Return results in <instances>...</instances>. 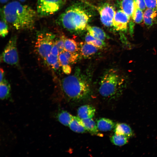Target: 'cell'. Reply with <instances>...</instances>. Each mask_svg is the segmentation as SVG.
Listing matches in <instances>:
<instances>
[{
	"label": "cell",
	"instance_id": "1",
	"mask_svg": "<svg viewBox=\"0 0 157 157\" xmlns=\"http://www.w3.org/2000/svg\"><path fill=\"white\" fill-rule=\"evenodd\" d=\"M2 18L18 30H31L34 27L36 12L30 6L14 1L1 9Z\"/></svg>",
	"mask_w": 157,
	"mask_h": 157
},
{
	"label": "cell",
	"instance_id": "2",
	"mask_svg": "<svg viewBox=\"0 0 157 157\" xmlns=\"http://www.w3.org/2000/svg\"><path fill=\"white\" fill-rule=\"evenodd\" d=\"M91 80L85 73L77 69L73 74L62 80L61 87L67 99L78 102L88 98L91 94Z\"/></svg>",
	"mask_w": 157,
	"mask_h": 157
},
{
	"label": "cell",
	"instance_id": "3",
	"mask_svg": "<svg viewBox=\"0 0 157 157\" xmlns=\"http://www.w3.org/2000/svg\"><path fill=\"white\" fill-rule=\"evenodd\" d=\"M91 15L83 5L73 4L68 8L58 17V24L67 31L78 33L86 28Z\"/></svg>",
	"mask_w": 157,
	"mask_h": 157
},
{
	"label": "cell",
	"instance_id": "4",
	"mask_svg": "<svg viewBox=\"0 0 157 157\" xmlns=\"http://www.w3.org/2000/svg\"><path fill=\"white\" fill-rule=\"evenodd\" d=\"M126 76L118 69L110 68L103 74L99 83V93L103 98L114 100L122 94L127 83Z\"/></svg>",
	"mask_w": 157,
	"mask_h": 157
},
{
	"label": "cell",
	"instance_id": "5",
	"mask_svg": "<svg viewBox=\"0 0 157 157\" xmlns=\"http://www.w3.org/2000/svg\"><path fill=\"white\" fill-rule=\"evenodd\" d=\"M55 35L47 30L37 33L35 47L40 56L44 60L50 53L54 42Z\"/></svg>",
	"mask_w": 157,
	"mask_h": 157
},
{
	"label": "cell",
	"instance_id": "6",
	"mask_svg": "<svg viewBox=\"0 0 157 157\" xmlns=\"http://www.w3.org/2000/svg\"><path fill=\"white\" fill-rule=\"evenodd\" d=\"M17 41L16 35L12 37L5 47L1 57L4 63L11 65L17 66L19 64Z\"/></svg>",
	"mask_w": 157,
	"mask_h": 157
},
{
	"label": "cell",
	"instance_id": "7",
	"mask_svg": "<svg viewBox=\"0 0 157 157\" xmlns=\"http://www.w3.org/2000/svg\"><path fill=\"white\" fill-rule=\"evenodd\" d=\"M64 0H38L37 12L40 17L53 15L59 10L63 6Z\"/></svg>",
	"mask_w": 157,
	"mask_h": 157
},
{
	"label": "cell",
	"instance_id": "8",
	"mask_svg": "<svg viewBox=\"0 0 157 157\" xmlns=\"http://www.w3.org/2000/svg\"><path fill=\"white\" fill-rule=\"evenodd\" d=\"M100 20L102 24L106 27L113 26V22L116 11L111 5L105 3L97 8Z\"/></svg>",
	"mask_w": 157,
	"mask_h": 157
},
{
	"label": "cell",
	"instance_id": "9",
	"mask_svg": "<svg viewBox=\"0 0 157 157\" xmlns=\"http://www.w3.org/2000/svg\"><path fill=\"white\" fill-rule=\"evenodd\" d=\"M130 19L129 16L122 10H118L116 11L114 17L112 26L116 31H126Z\"/></svg>",
	"mask_w": 157,
	"mask_h": 157
},
{
	"label": "cell",
	"instance_id": "10",
	"mask_svg": "<svg viewBox=\"0 0 157 157\" xmlns=\"http://www.w3.org/2000/svg\"><path fill=\"white\" fill-rule=\"evenodd\" d=\"M95 108L89 105H85L80 106L78 109V116L81 119L92 118L95 115Z\"/></svg>",
	"mask_w": 157,
	"mask_h": 157
},
{
	"label": "cell",
	"instance_id": "11",
	"mask_svg": "<svg viewBox=\"0 0 157 157\" xmlns=\"http://www.w3.org/2000/svg\"><path fill=\"white\" fill-rule=\"evenodd\" d=\"M79 49L81 55L84 58H87L95 54L99 49L85 42L80 43Z\"/></svg>",
	"mask_w": 157,
	"mask_h": 157
},
{
	"label": "cell",
	"instance_id": "12",
	"mask_svg": "<svg viewBox=\"0 0 157 157\" xmlns=\"http://www.w3.org/2000/svg\"><path fill=\"white\" fill-rule=\"evenodd\" d=\"M115 134L124 135L128 138L132 137L134 134L131 128L128 124L124 123H118L114 128Z\"/></svg>",
	"mask_w": 157,
	"mask_h": 157
},
{
	"label": "cell",
	"instance_id": "13",
	"mask_svg": "<svg viewBox=\"0 0 157 157\" xmlns=\"http://www.w3.org/2000/svg\"><path fill=\"white\" fill-rule=\"evenodd\" d=\"M157 18V10L147 8L143 13V21L148 26H151L154 24Z\"/></svg>",
	"mask_w": 157,
	"mask_h": 157
},
{
	"label": "cell",
	"instance_id": "14",
	"mask_svg": "<svg viewBox=\"0 0 157 157\" xmlns=\"http://www.w3.org/2000/svg\"><path fill=\"white\" fill-rule=\"evenodd\" d=\"M115 123L111 120L105 118H101L97 121L98 130L102 131H110L114 128Z\"/></svg>",
	"mask_w": 157,
	"mask_h": 157
},
{
	"label": "cell",
	"instance_id": "15",
	"mask_svg": "<svg viewBox=\"0 0 157 157\" xmlns=\"http://www.w3.org/2000/svg\"><path fill=\"white\" fill-rule=\"evenodd\" d=\"M68 126L72 131L76 133H83L87 131L82 120L78 116H74Z\"/></svg>",
	"mask_w": 157,
	"mask_h": 157
},
{
	"label": "cell",
	"instance_id": "16",
	"mask_svg": "<svg viewBox=\"0 0 157 157\" xmlns=\"http://www.w3.org/2000/svg\"><path fill=\"white\" fill-rule=\"evenodd\" d=\"M86 29L88 33L95 38L104 41L108 38V36L106 33L102 29L99 27L88 25Z\"/></svg>",
	"mask_w": 157,
	"mask_h": 157
},
{
	"label": "cell",
	"instance_id": "17",
	"mask_svg": "<svg viewBox=\"0 0 157 157\" xmlns=\"http://www.w3.org/2000/svg\"><path fill=\"white\" fill-rule=\"evenodd\" d=\"M120 10L129 16L132 17L134 8V0H119V2Z\"/></svg>",
	"mask_w": 157,
	"mask_h": 157
},
{
	"label": "cell",
	"instance_id": "18",
	"mask_svg": "<svg viewBox=\"0 0 157 157\" xmlns=\"http://www.w3.org/2000/svg\"><path fill=\"white\" fill-rule=\"evenodd\" d=\"M11 90L10 86L8 82L4 79L0 82V97L3 100L8 99L10 96Z\"/></svg>",
	"mask_w": 157,
	"mask_h": 157
},
{
	"label": "cell",
	"instance_id": "19",
	"mask_svg": "<svg viewBox=\"0 0 157 157\" xmlns=\"http://www.w3.org/2000/svg\"><path fill=\"white\" fill-rule=\"evenodd\" d=\"M58 60L64 73L67 75L69 74L72 71L71 68L67 59L63 52L59 53Z\"/></svg>",
	"mask_w": 157,
	"mask_h": 157
},
{
	"label": "cell",
	"instance_id": "20",
	"mask_svg": "<svg viewBox=\"0 0 157 157\" xmlns=\"http://www.w3.org/2000/svg\"><path fill=\"white\" fill-rule=\"evenodd\" d=\"M74 116L67 111L62 110L57 115V118L58 121L63 125L69 126L73 119Z\"/></svg>",
	"mask_w": 157,
	"mask_h": 157
},
{
	"label": "cell",
	"instance_id": "21",
	"mask_svg": "<svg viewBox=\"0 0 157 157\" xmlns=\"http://www.w3.org/2000/svg\"><path fill=\"white\" fill-rule=\"evenodd\" d=\"M82 120L87 131L93 134L98 135L99 130L97 124L92 118Z\"/></svg>",
	"mask_w": 157,
	"mask_h": 157
},
{
	"label": "cell",
	"instance_id": "22",
	"mask_svg": "<svg viewBox=\"0 0 157 157\" xmlns=\"http://www.w3.org/2000/svg\"><path fill=\"white\" fill-rule=\"evenodd\" d=\"M85 41L86 42L93 45L99 49H102L106 46L104 41L94 38L88 33L85 35Z\"/></svg>",
	"mask_w": 157,
	"mask_h": 157
},
{
	"label": "cell",
	"instance_id": "23",
	"mask_svg": "<svg viewBox=\"0 0 157 157\" xmlns=\"http://www.w3.org/2000/svg\"><path fill=\"white\" fill-rule=\"evenodd\" d=\"M128 138L124 135L115 134L110 137V140L114 144L120 146L127 144L128 142Z\"/></svg>",
	"mask_w": 157,
	"mask_h": 157
},
{
	"label": "cell",
	"instance_id": "24",
	"mask_svg": "<svg viewBox=\"0 0 157 157\" xmlns=\"http://www.w3.org/2000/svg\"><path fill=\"white\" fill-rule=\"evenodd\" d=\"M79 49L77 42L74 40L65 38L64 49L71 52H77Z\"/></svg>",
	"mask_w": 157,
	"mask_h": 157
},
{
	"label": "cell",
	"instance_id": "25",
	"mask_svg": "<svg viewBox=\"0 0 157 157\" xmlns=\"http://www.w3.org/2000/svg\"><path fill=\"white\" fill-rule=\"evenodd\" d=\"M143 10L138 8L134 4L132 18L135 23L139 24L143 20Z\"/></svg>",
	"mask_w": 157,
	"mask_h": 157
},
{
	"label": "cell",
	"instance_id": "26",
	"mask_svg": "<svg viewBox=\"0 0 157 157\" xmlns=\"http://www.w3.org/2000/svg\"><path fill=\"white\" fill-rule=\"evenodd\" d=\"M62 52L67 59L69 63H75L79 57V55L77 52H71L65 49Z\"/></svg>",
	"mask_w": 157,
	"mask_h": 157
},
{
	"label": "cell",
	"instance_id": "27",
	"mask_svg": "<svg viewBox=\"0 0 157 157\" xmlns=\"http://www.w3.org/2000/svg\"><path fill=\"white\" fill-rule=\"evenodd\" d=\"M7 23L2 18L1 20L0 35L2 38L5 37L8 34V28Z\"/></svg>",
	"mask_w": 157,
	"mask_h": 157
},
{
	"label": "cell",
	"instance_id": "28",
	"mask_svg": "<svg viewBox=\"0 0 157 157\" xmlns=\"http://www.w3.org/2000/svg\"><path fill=\"white\" fill-rule=\"evenodd\" d=\"M44 60L47 64L52 67L59 62L58 56H56L50 53L45 58Z\"/></svg>",
	"mask_w": 157,
	"mask_h": 157
},
{
	"label": "cell",
	"instance_id": "29",
	"mask_svg": "<svg viewBox=\"0 0 157 157\" xmlns=\"http://www.w3.org/2000/svg\"><path fill=\"white\" fill-rule=\"evenodd\" d=\"M65 37L62 36L58 39L54 41V43L57 47L59 53L64 50V41Z\"/></svg>",
	"mask_w": 157,
	"mask_h": 157
},
{
	"label": "cell",
	"instance_id": "30",
	"mask_svg": "<svg viewBox=\"0 0 157 157\" xmlns=\"http://www.w3.org/2000/svg\"><path fill=\"white\" fill-rule=\"evenodd\" d=\"M147 8L157 10V0H144Z\"/></svg>",
	"mask_w": 157,
	"mask_h": 157
},
{
	"label": "cell",
	"instance_id": "31",
	"mask_svg": "<svg viewBox=\"0 0 157 157\" xmlns=\"http://www.w3.org/2000/svg\"><path fill=\"white\" fill-rule=\"evenodd\" d=\"M134 1L135 6L142 10L147 8L144 0H134Z\"/></svg>",
	"mask_w": 157,
	"mask_h": 157
},
{
	"label": "cell",
	"instance_id": "32",
	"mask_svg": "<svg viewBox=\"0 0 157 157\" xmlns=\"http://www.w3.org/2000/svg\"><path fill=\"white\" fill-rule=\"evenodd\" d=\"M50 53L56 56H58L59 52L58 49L55 44L54 43L51 49Z\"/></svg>",
	"mask_w": 157,
	"mask_h": 157
},
{
	"label": "cell",
	"instance_id": "33",
	"mask_svg": "<svg viewBox=\"0 0 157 157\" xmlns=\"http://www.w3.org/2000/svg\"><path fill=\"white\" fill-rule=\"evenodd\" d=\"M0 82L2 81L4 79V71L3 68H1L0 69Z\"/></svg>",
	"mask_w": 157,
	"mask_h": 157
},
{
	"label": "cell",
	"instance_id": "34",
	"mask_svg": "<svg viewBox=\"0 0 157 157\" xmlns=\"http://www.w3.org/2000/svg\"><path fill=\"white\" fill-rule=\"evenodd\" d=\"M9 0H0V2L2 3H6Z\"/></svg>",
	"mask_w": 157,
	"mask_h": 157
},
{
	"label": "cell",
	"instance_id": "35",
	"mask_svg": "<svg viewBox=\"0 0 157 157\" xmlns=\"http://www.w3.org/2000/svg\"><path fill=\"white\" fill-rule=\"evenodd\" d=\"M19 0L21 1V2H24L25 1H26V0Z\"/></svg>",
	"mask_w": 157,
	"mask_h": 157
},
{
	"label": "cell",
	"instance_id": "36",
	"mask_svg": "<svg viewBox=\"0 0 157 157\" xmlns=\"http://www.w3.org/2000/svg\"></svg>",
	"mask_w": 157,
	"mask_h": 157
}]
</instances>
